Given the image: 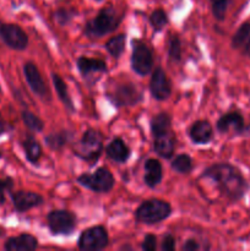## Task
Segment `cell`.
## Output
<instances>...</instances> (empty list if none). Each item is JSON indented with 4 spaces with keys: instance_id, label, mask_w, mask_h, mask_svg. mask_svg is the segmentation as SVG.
<instances>
[{
    "instance_id": "obj_39",
    "label": "cell",
    "mask_w": 250,
    "mask_h": 251,
    "mask_svg": "<svg viewBox=\"0 0 250 251\" xmlns=\"http://www.w3.org/2000/svg\"><path fill=\"white\" fill-rule=\"evenodd\" d=\"M2 235H4V229H2V228L0 227V238H1Z\"/></svg>"
},
{
    "instance_id": "obj_30",
    "label": "cell",
    "mask_w": 250,
    "mask_h": 251,
    "mask_svg": "<svg viewBox=\"0 0 250 251\" xmlns=\"http://www.w3.org/2000/svg\"><path fill=\"white\" fill-rule=\"evenodd\" d=\"M229 1L230 0H211V10H212V14L216 20L218 21L225 20Z\"/></svg>"
},
{
    "instance_id": "obj_20",
    "label": "cell",
    "mask_w": 250,
    "mask_h": 251,
    "mask_svg": "<svg viewBox=\"0 0 250 251\" xmlns=\"http://www.w3.org/2000/svg\"><path fill=\"white\" fill-rule=\"evenodd\" d=\"M76 65H77L78 71H80L85 77L86 76H91V74H103L107 71V64H105V61H103L102 59L80 56V58H77V60H76Z\"/></svg>"
},
{
    "instance_id": "obj_1",
    "label": "cell",
    "mask_w": 250,
    "mask_h": 251,
    "mask_svg": "<svg viewBox=\"0 0 250 251\" xmlns=\"http://www.w3.org/2000/svg\"><path fill=\"white\" fill-rule=\"evenodd\" d=\"M201 176L212 180L218 190L233 202L244 198L248 190V183L242 172L229 163H216L207 167Z\"/></svg>"
},
{
    "instance_id": "obj_25",
    "label": "cell",
    "mask_w": 250,
    "mask_h": 251,
    "mask_svg": "<svg viewBox=\"0 0 250 251\" xmlns=\"http://www.w3.org/2000/svg\"><path fill=\"white\" fill-rule=\"evenodd\" d=\"M172 168L180 174H188L193 171V159L189 154L181 153L178 154L172 161Z\"/></svg>"
},
{
    "instance_id": "obj_31",
    "label": "cell",
    "mask_w": 250,
    "mask_h": 251,
    "mask_svg": "<svg viewBox=\"0 0 250 251\" xmlns=\"http://www.w3.org/2000/svg\"><path fill=\"white\" fill-rule=\"evenodd\" d=\"M168 54L172 60L179 61L181 58V43L176 34H172L168 43Z\"/></svg>"
},
{
    "instance_id": "obj_4",
    "label": "cell",
    "mask_w": 250,
    "mask_h": 251,
    "mask_svg": "<svg viewBox=\"0 0 250 251\" xmlns=\"http://www.w3.org/2000/svg\"><path fill=\"white\" fill-rule=\"evenodd\" d=\"M103 141L104 137L98 130H86L78 144L76 145L75 154L90 164L96 163L102 154Z\"/></svg>"
},
{
    "instance_id": "obj_13",
    "label": "cell",
    "mask_w": 250,
    "mask_h": 251,
    "mask_svg": "<svg viewBox=\"0 0 250 251\" xmlns=\"http://www.w3.org/2000/svg\"><path fill=\"white\" fill-rule=\"evenodd\" d=\"M10 198H11L12 205H14L15 210L20 213L27 212V211L32 210V208L41 206L44 202L43 198L39 194L32 193V191H15V193H10Z\"/></svg>"
},
{
    "instance_id": "obj_11",
    "label": "cell",
    "mask_w": 250,
    "mask_h": 251,
    "mask_svg": "<svg viewBox=\"0 0 250 251\" xmlns=\"http://www.w3.org/2000/svg\"><path fill=\"white\" fill-rule=\"evenodd\" d=\"M24 74L25 78H26L27 83H28L29 88L33 91L34 95L38 96L39 98L44 100H50V95H49L48 86L44 82L43 77H42L41 73H39L38 68L34 65L32 61H27L24 65Z\"/></svg>"
},
{
    "instance_id": "obj_41",
    "label": "cell",
    "mask_w": 250,
    "mask_h": 251,
    "mask_svg": "<svg viewBox=\"0 0 250 251\" xmlns=\"http://www.w3.org/2000/svg\"><path fill=\"white\" fill-rule=\"evenodd\" d=\"M96 1H100V0H96Z\"/></svg>"
},
{
    "instance_id": "obj_5",
    "label": "cell",
    "mask_w": 250,
    "mask_h": 251,
    "mask_svg": "<svg viewBox=\"0 0 250 251\" xmlns=\"http://www.w3.org/2000/svg\"><path fill=\"white\" fill-rule=\"evenodd\" d=\"M77 183L93 193H108L114 188V176L107 168L96 169L93 173H83L77 176Z\"/></svg>"
},
{
    "instance_id": "obj_2",
    "label": "cell",
    "mask_w": 250,
    "mask_h": 251,
    "mask_svg": "<svg viewBox=\"0 0 250 251\" xmlns=\"http://www.w3.org/2000/svg\"><path fill=\"white\" fill-rule=\"evenodd\" d=\"M122 16L113 6H107L100 10L96 17L86 22L85 33L90 38H100L108 33H112L119 27Z\"/></svg>"
},
{
    "instance_id": "obj_21",
    "label": "cell",
    "mask_w": 250,
    "mask_h": 251,
    "mask_svg": "<svg viewBox=\"0 0 250 251\" xmlns=\"http://www.w3.org/2000/svg\"><path fill=\"white\" fill-rule=\"evenodd\" d=\"M22 149H24L26 158L29 163L37 164L42 157V147L41 144L34 139L32 135H27L22 140Z\"/></svg>"
},
{
    "instance_id": "obj_23",
    "label": "cell",
    "mask_w": 250,
    "mask_h": 251,
    "mask_svg": "<svg viewBox=\"0 0 250 251\" xmlns=\"http://www.w3.org/2000/svg\"><path fill=\"white\" fill-rule=\"evenodd\" d=\"M150 129L152 136L172 130V118L167 113H159L150 120Z\"/></svg>"
},
{
    "instance_id": "obj_34",
    "label": "cell",
    "mask_w": 250,
    "mask_h": 251,
    "mask_svg": "<svg viewBox=\"0 0 250 251\" xmlns=\"http://www.w3.org/2000/svg\"><path fill=\"white\" fill-rule=\"evenodd\" d=\"M161 250L162 251H173L175 250V238L172 234H167L163 238L161 244Z\"/></svg>"
},
{
    "instance_id": "obj_36",
    "label": "cell",
    "mask_w": 250,
    "mask_h": 251,
    "mask_svg": "<svg viewBox=\"0 0 250 251\" xmlns=\"http://www.w3.org/2000/svg\"><path fill=\"white\" fill-rule=\"evenodd\" d=\"M199 249H200V245H199V243L196 242L195 239L186 240L185 244H184L183 248H181V250L183 251H196Z\"/></svg>"
},
{
    "instance_id": "obj_29",
    "label": "cell",
    "mask_w": 250,
    "mask_h": 251,
    "mask_svg": "<svg viewBox=\"0 0 250 251\" xmlns=\"http://www.w3.org/2000/svg\"><path fill=\"white\" fill-rule=\"evenodd\" d=\"M150 22H151V26L153 27L154 32H159L168 24V15L164 10L157 9L150 16Z\"/></svg>"
},
{
    "instance_id": "obj_22",
    "label": "cell",
    "mask_w": 250,
    "mask_h": 251,
    "mask_svg": "<svg viewBox=\"0 0 250 251\" xmlns=\"http://www.w3.org/2000/svg\"><path fill=\"white\" fill-rule=\"evenodd\" d=\"M51 80H53V85L54 87H55L56 95H58L59 100L63 102V104L65 105L66 109L70 110L71 113L75 112V105H74L73 100H71L70 95H69L68 86L64 82L63 78H61L58 74H53V75H51Z\"/></svg>"
},
{
    "instance_id": "obj_18",
    "label": "cell",
    "mask_w": 250,
    "mask_h": 251,
    "mask_svg": "<svg viewBox=\"0 0 250 251\" xmlns=\"http://www.w3.org/2000/svg\"><path fill=\"white\" fill-rule=\"evenodd\" d=\"M105 154L108 158L117 163H125L131 156V151L120 137H115L105 147Z\"/></svg>"
},
{
    "instance_id": "obj_19",
    "label": "cell",
    "mask_w": 250,
    "mask_h": 251,
    "mask_svg": "<svg viewBox=\"0 0 250 251\" xmlns=\"http://www.w3.org/2000/svg\"><path fill=\"white\" fill-rule=\"evenodd\" d=\"M163 178V169L158 159L149 158L145 162L144 181L149 188H156Z\"/></svg>"
},
{
    "instance_id": "obj_8",
    "label": "cell",
    "mask_w": 250,
    "mask_h": 251,
    "mask_svg": "<svg viewBox=\"0 0 250 251\" xmlns=\"http://www.w3.org/2000/svg\"><path fill=\"white\" fill-rule=\"evenodd\" d=\"M109 244V237L102 226L87 228L81 233L78 238V249L83 251H98L105 249Z\"/></svg>"
},
{
    "instance_id": "obj_40",
    "label": "cell",
    "mask_w": 250,
    "mask_h": 251,
    "mask_svg": "<svg viewBox=\"0 0 250 251\" xmlns=\"http://www.w3.org/2000/svg\"><path fill=\"white\" fill-rule=\"evenodd\" d=\"M0 93H1V86H0Z\"/></svg>"
},
{
    "instance_id": "obj_14",
    "label": "cell",
    "mask_w": 250,
    "mask_h": 251,
    "mask_svg": "<svg viewBox=\"0 0 250 251\" xmlns=\"http://www.w3.org/2000/svg\"><path fill=\"white\" fill-rule=\"evenodd\" d=\"M217 130L221 134H235L239 135L244 131V118L238 112H229L223 114L217 120Z\"/></svg>"
},
{
    "instance_id": "obj_27",
    "label": "cell",
    "mask_w": 250,
    "mask_h": 251,
    "mask_svg": "<svg viewBox=\"0 0 250 251\" xmlns=\"http://www.w3.org/2000/svg\"><path fill=\"white\" fill-rule=\"evenodd\" d=\"M250 37V21H245L239 26L237 32L234 33L232 38V47L233 48L238 49L242 48L245 44V42L249 39Z\"/></svg>"
},
{
    "instance_id": "obj_33",
    "label": "cell",
    "mask_w": 250,
    "mask_h": 251,
    "mask_svg": "<svg viewBox=\"0 0 250 251\" xmlns=\"http://www.w3.org/2000/svg\"><path fill=\"white\" fill-rule=\"evenodd\" d=\"M157 248V238L153 234H147L144 238V242L141 244V249L144 251H154Z\"/></svg>"
},
{
    "instance_id": "obj_3",
    "label": "cell",
    "mask_w": 250,
    "mask_h": 251,
    "mask_svg": "<svg viewBox=\"0 0 250 251\" xmlns=\"http://www.w3.org/2000/svg\"><path fill=\"white\" fill-rule=\"evenodd\" d=\"M172 215V206L167 201L159 199L146 200L137 207L135 218L144 225H157L167 220Z\"/></svg>"
},
{
    "instance_id": "obj_10",
    "label": "cell",
    "mask_w": 250,
    "mask_h": 251,
    "mask_svg": "<svg viewBox=\"0 0 250 251\" xmlns=\"http://www.w3.org/2000/svg\"><path fill=\"white\" fill-rule=\"evenodd\" d=\"M110 102L117 107L123 105H135L142 100L141 92L132 83H120L114 88L113 92L108 93Z\"/></svg>"
},
{
    "instance_id": "obj_12",
    "label": "cell",
    "mask_w": 250,
    "mask_h": 251,
    "mask_svg": "<svg viewBox=\"0 0 250 251\" xmlns=\"http://www.w3.org/2000/svg\"><path fill=\"white\" fill-rule=\"evenodd\" d=\"M150 91H151L152 97L157 100H164L171 96V81L168 80L163 69L157 68L152 73L151 81H150Z\"/></svg>"
},
{
    "instance_id": "obj_7",
    "label": "cell",
    "mask_w": 250,
    "mask_h": 251,
    "mask_svg": "<svg viewBox=\"0 0 250 251\" xmlns=\"http://www.w3.org/2000/svg\"><path fill=\"white\" fill-rule=\"evenodd\" d=\"M47 225L53 235H70L77 226V220L70 211L54 210L47 216Z\"/></svg>"
},
{
    "instance_id": "obj_32",
    "label": "cell",
    "mask_w": 250,
    "mask_h": 251,
    "mask_svg": "<svg viewBox=\"0 0 250 251\" xmlns=\"http://www.w3.org/2000/svg\"><path fill=\"white\" fill-rule=\"evenodd\" d=\"M14 188V179L10 176L0 179V205L5 203V196L6 194H10Z\"/></svg>"
},
{
    "instance_id": "obj_9",
    "label": "cell",
    "mask_w": 250,
    "mask_h": 251,
    "mask_svg": "<svg viewBox=\"0 0 250 251\" xmlns=\"http://www.w3.org/2000/svg\"><path fill=\"white\" fill-rule=\"evenodd\" d=\"M0 38L4 42L5 46L14 50H25L28 46V36L19 25H0Z\"/></svg>"
},
{
    "instance_id": "obj_15",
    "label": "cell",
    "mask_w": 250,
    "mask_h": 251,
    "mask_svg": "<svg viewBox=\"0 0 250 251\" xmlns=\"http://www.w3.org/2000/svg\"><path fill=\"white\" fill-rule=\"evenodd\" d=\"M153 150L162 158H171L175 150V135H174L173 130L154 135Z\"/></svg>"
},
{
    "instance_id": "obj_26",
    "label": "cell",
    "mask_w": 250,
    "mask_h": 251,
    "mask_svg": "<svg viewBox=\"0 0 250 251\" xmlns=\"http://www.w3.org/2000/svg\"><path fill=\"white\" fill-rule=\"evenodd\" d=\"M21 118H22V122H24V124L26 125V126L28 127L31 131L41 132L42 130L44 129L43 120H42L38 115H36V114H33L32 112H29V110H24V112L21 113Z\"/></svg>"
},
{
    "instance_id": "obj_35",
    "label": "cell",
    "mask_w": 250,
    "mask_h": 251,
    "mask_svg": "<svg viewBox=\"0 0 250 251\" xmlns=\"http://www.w3.org/2000/svg\"><path fill=\"white\" fill-rule=\"evenodd\" d=\"M54 16H55V21H58L59 24H60V25H66L71 20L73 15H71L70 12L68 11V10L59 9L58 11H56L55 14H54Z\"/></svg>"
},
{
    "instance_id": "obj_16",
    "label": "cell",
    "mask_w": 250,
    "mask_h": 251,
    "mask_svg": "<svg viewBox=\"0 0 250 251\" xmlns=\"http://www.w3.org/2000/svg\"><path fill=\"white\" fill-rule=\"evenodd\" d=\"M38 247V240L36 237L28 233L11 237L5 242L4 249L6 251H33Z\"/></svg>"
},
{
    "instance_id": "obj_38",
    "label": "cell",
    "mask_w": 250,
    "mask_h": 251,
    "mask_svg": "<svg viewBox=\"0 0 250 251\" xmlns=\"http://www.w3.org/2000/svg\"><path fill=\"white\" fill-rule=\"evenodd\" d=\"M244 54H245V55H250V37H249V39H248L247 44H245Z\"/></svg>"
},
{
    "instance_id": "obj_42",
    "label": "cell",
    "mask_w": 250,
    "mask_h": 251,
    "mask_svg": "<svg viewBox=\"0 0 250 251\" xmlns=\"http://www.w3.org/2000/svg\"><path fill=\"white\" fill-rule=\"evenodd\" d=\"M0 25H1V22H0Z\"/></svg>"
},
{
    "instance_id": "obj_24",
    "label": "cell",
    "mask_w": 250,
    "mask_h": 251,
    "mask_svg": "<svg viewBox=\"0 0 250 251\" xmlns=\"http://www.w3.org/2000/svg\"><path fill=\"white\" fill-rule=\"evenodd\" d=\"M125 42H126V36L120 33L118 34V36L110 38L109 41L104 44V47L108 50V53H109L113 58L118 59L120 58V55H122L123 51H124Z\"/></svg>"
},
{
    "instance_id": "obj_17",
    "label": "cell",
    "mask_w": 250,
    "mask_h": 251,
    "mask_svg": "<svg viewBox=\"0 0 250 251\" xmlns=\"http://www.w3.org/2000/svg\"><path fill=\"white\" fill-rule=\"evenodd\" d=\"M189 136L194 144L206 145L212 140L213 129L207 120H198L191 125Z\"/></svg>"
},
{
    "instance_id": "obj_28",
    "label": "cell",
    "mask_w": 250,
    "mask_h": 251,
    "mask_svg": "<svg viewBox=\"0 0 250 251\" xmlns=\"http://www.w3.org/2000/svg\"><path fill=\"white\" fill-rule=\"evenodd\" d=\"M69 134L66 131H59L53 132V134L46 136V142L51 150L56 151V150H61L66 144H68Z\"/></svg>"
},
{
    "instance_id": "obj_37",
    "label": "cell",
    "mask_w": 250,
    "mask_h": 251,
    "mask_svg": "<svg viewBox=\"0 0 250 251\" xmlns=\"http://www.w3.org/2000/svg\"><path fill=\"white\" fill-rule=\"evenodd\" d=\"M6 130H7L6 125H5V123L0 119V136L5 134V132H6Z\"/></svg>"
},
{
    "instance_id": "obj_6",
    "label": "cell",
    "mask_w": 250,
    "mask_h": 251,
    "mask_svg": "<svg viewBox=\"0 0 250 251\" xmlns=\"http://www.w3.org/2000/svg\"><path fill=\"white\" fill-rule=\"evenodd\" d=\"M131 68L137 75L146 76L149 75L153 68V54L150 47L141 39H134L132 41V51H131Z\"/></svg>"
}]
</instances>
